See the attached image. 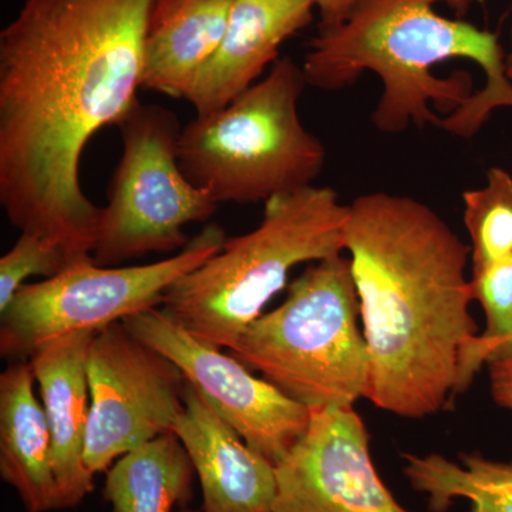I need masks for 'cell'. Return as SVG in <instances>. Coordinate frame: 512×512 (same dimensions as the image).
I'll return each mask as SVG.
<instances>
[{"label": "cell", "instance_id": "6da1fadb", "mask_svg": "<svg viewBox=\"0 0 512 512\" xmlns=\"http://www.w3.org/2000/svg\"><path fill=\"white\" fill-rule=\"evenodd\" d=\"M156 0H25L0 32V207L19 232L92 255L80 161L143 89Z\"/></svg>", "mask_w": 512, "mask_h": 512}, {"label": "cell", "instance_id": "7a4b0ae2", "mask_svg": "<svg viewBox=\"0 0 512 512\" xmlns=\"http://www.w3.org/2000/svg\"><path fill=\"white\" fill-rule=\"evenodd\" d=\"M346 251L370 355L366 399L406 419L439 413L480 335L470 245L424 202L370 192L349 204Z\"/></svg>", "mask_w": 512, "mask_h": 512}, {"label": "cell", "instance_id": "3957f363", "mask_svg": "<svg viewBox=\"0 0 512 512\" xmlns=\"http://www.w3.org/2000/svg\"><path fill=\"white\" fill-rule=\"evenodd\" d=\"M439 2L466 13L474 0H356L348 18L309 42L306 82L339 92L373 72L383 84L377 130L414 124L476 136L494 109L512 107L504 49L495 33L437 15Z\"/></svg>", "mask_w": 512, "mask_h": 512}, {"label": "cell", "instance_id": "277c9868", "mask_svg": "<svg viewBox=\"0 0 512 512\" xmlns=\"http://www.w3.org/2000/svg\"><path fill=\"white\" fill-rule=\"evenodd\" d=\"M348 221L349 205L333 188L276 195L265 202L258 228L227 238L220 252L165 291L161 306L195 338L232 349L296 265L342 255Z\"/></svg>", "mask_w": 512, "mask_h": 512}, {"label": "cell", "instance_id": "5b68a950", "mask_svg": "<svg viewBox=\"0 0 512 512\" xmlns=\"http://www.w3.org/2000/svg\"><path fill=\"white\" fill-rule=\"evenodd\" d=\"M305 73L279 57L225 109L197 116L181 130L178 161L195 187L218 204H254L311 187L326 163V148L299 117Z\"/></svg>", "mask_w": 512, "mask_h": 512}, {"label": "cell", "instance_id": "8992f818", "mask_svg": "<svg viewBox=\"0 0 512 512\" xmlns=\"http://www.w3.org/2000/svg\"><path fill=\"white\" fill-rule=\"evenodd\" d=\"M350 259L309 266L285 302L259 316L228 353L309 410L350 409L369 389L370 355L359 328Z\"/></svg>", "mask_w": 512, "mask_h": 512}, {"label": "cell", "instance_id": "52a82bcc", "mask_svg": "<svg viewBox=\"0 0 512 512\" xmlns=\"http://www.w3.org/2000/svg\"><path fill=\"white\" fill-rule=\"evenodd\" d=\"M123 153L100 208L93 259L116 266L190 244L185 225L207 222L218 204L188 180L178 161L180 120L160 104L131 107L117 124Z\"/></svg>", "mask_w": 512, "mask_h": 512}, {"label": "cell", "instance_id": "ba28073f", "mask_svg": "<svg viewBox=\"0 0 512 512\" xmlns=\"http://www.w3.org/2000/svg\"><path fill=\"white\" fill-rule=\"evenodd\" d=\"M224 228L207 225L177 254L148 265L101 266L74 258L60 274L19 289L2 313L0 355L28 359L36 349L76 332H99L163 305L178 279L221 251Z\"/></svg>", "mask_w": 512, "mask_h": 512}, {"label": "cell", "instance_id": "9c48e42d", "mask_svg": "<svg viewBox=\"0 0 512 512\" xmlns=\"http://www.w3.org/2000/svg\"><path fill=\"white\" fill-rule=\"evenodd\" d=\"M90 414L84 464L107 471L165 433L184 409L187 380L167 357L113 323L96 332L87 357Z\"/></svg>", "mask_w": 512, "mask_h": 512}, {"label": "cell", "instance_id": "30bf717a", "mask_svg": "<svg viewBox=\"0 0 512 512\" xmlns=\"http://www.w3.org/2000/svg\"><path fill=\"white\" fill-rule=\"evenodd\" d=\"M141 342L174 363L248 446L278 464L302 439L311 410L249 372L237 357L192 336L164 309L123 320Z\"/></svg>", "mask_w": 512, "mask_h": 512}, {"label": "cell", "instance_id": "8fae6325", "mask_svg": "<svg viewBox=\"0 0 512 512\" xmlns=\"http://www.w3.org/2000/svg\"><path fill=\"white\" fill-rule=\"evenodd\" d=\"M311 412L308 430L275 466L272 512H412L377 474L369 431L353 407Z\"/></svg>", "mask_w": 512, "mask_h": 512}, {"label": "cell", "instance_id": "7c38bea8", "mask_svg": "<svg viewBox=\"0 0 512 512\" xmlns=\"http://www.w3.org/2000/svg\"><path fill=\"white\" fill-rule=\"evenodd\" d=\"M200 477L204 512H272L276 471L187 383L173 426Z\"/></svg>", "mask_w": 512, "mask_h": 512}, {"label": "cell", "instance_id": "4fadbf2b", "mask_svg": "<svg viewBox=\"0 0 512 512\" xmlns=\"http://www.w3.org/2000/svg\"><path fill=\"white\" fill-rule=\"evenodd\" d=\"M315 8L316 0H237L217 53L185 99L197 116L217 113L251 89L285 40L311 25Z\"/></svg>", "mask_w": 512, "mask_h": 512}, {"label": "cell", "instance_id": "5bb4252c", "mask_svg": "<svg viewBox=\"0 0 512 512\" xmlns=\"http://www.w3.org/2000/svg\"><path fill=\"white\" fill-rule=\"evenodd\" d=\"M94 335L70 333L28 357L52 434L59 508L76 507L93 490L94 474L84 464V447L90 414L87 357Z\"/></svg>", "mask_w": 512, "mask_h": 512}, {"label": "cell", "instance_id": "9a60e30c", "mask_svg": "<svg viewBox=\"0 0 512 512\" xmlns=\"http://www.w3.org/2000/svg\"><path fill=\"white\" fill-rule=\"evenodd\" d=\"M237 0H156L146 37L143 89L187 99L217 53Z\"/></svg>", "mask_w": 512, "mask_h": 512}, {"label": "cell", "instance_id": "2e32d148", "mask_svg": "<svg viewBox=\"0 0 512 512\" xmlns=\"http://www.w3.org/2000/svg\"><path fill=\"white\" fill-rule=\"evenodd\" d=\"M35 375L20 359L0 375V474L28 512L59 510L52 434L35 396Z\"/></svg>", "mask_w": 512, "mask_h": 512}, {"label": "cell", "instance_id": "e0dca14e", "mask_svg": "<svg viewBox=\"0 0 512 512\" xmlns=\"http://www.w3.org/2000/svg\"><path fill=\"white\" fill-rule=\"evenodd\" d=\"M194 471L178 437L165 433L110 467L104 497L113 512H174L190 500Z\"/></svg>", "mask_w": 512, "mask_h": 512}, {"label": "cell", "instance_id": "ac0fdd59", "mask_svg": "<svg viewBox=\"0 0 512 512\" xmlns=\"http://www.w3.org/2000/svg\"><path fill=\"white\" fill-rule=\"evenodd\" d=\"M404 476L414 490L427 495L433 512H446L457 500L468 512H512V461L488 460L480 453L460 454V464L441 454H403Z\"/></svg>", "mask_w": 512, "mask_h": 512}, {"label": "cell", "instance_id": "d6986e66", "mask_svg": "<svg viewBox=\"0 0 512 512\" xmlns=\"http://www.w3.org/2000/svg\"><path fill=\"white\" fill-rule=\"evenodd\" d=\"M464 224L470 237L471 274L512 256V177L491 168L487 185L463 194Z\"/></svg>", "mask_w": 512, "mask_h": 512}, {"label": "cell", "instance_id": "ffe728a7", "mask_svg": "<svg viewBox=\"0 0 512 512\" xmlns=\"http://www.w3.org/2000/svg\"><path fill=\"white\" fill-rule=\"evenodd\" d=\"M73 259L56 242L30 232H20L15 245L0 258V313L8 309L29 278H52Z\"/></svg>", "mask_w": 512, "mask_h": 512}, {"label": "cell", "instance_id": "44dd1931", "mask_svg": "<svg viewBox=\"0 0 512 512\" xmlns=\"http://www.w3.org/2000/svg\"><path fill=\"white\" fill-rule=\"evenodd\" d=\"M488 370L494 402L512 410V356L488 363Z\"/></svg>", "mask_w": 512, "mask_h": 512}, {"label": "cell", "instance_id": "7402d4cb", "mask_svg": "<svg viewBox=\"0 0 512 512\" xmlns=\"http://www.w3.org/2000/svg\"><path fill=\"white\" fill-rule=\"evenodd\" d=\"M356 0H316L319 10V29H330L339 26L348 18Z\"/></svg>", "mask_w": 512, "mask_h": 512}, {"label": "cell", "instance_id": "603a6c76", "mask_svg": "<svg viewBox=\"0 0 512 512\" xmlns=\"http://www.w3.org/2000/svg\"><path fill=\"white\" fill-rule=\"evenodd\" d=\"M505 70H507V77L512 82V39H511V52L505 56Z\"/></svg>", "mask_w": 512, "mask_h": 512}]
</instances>
